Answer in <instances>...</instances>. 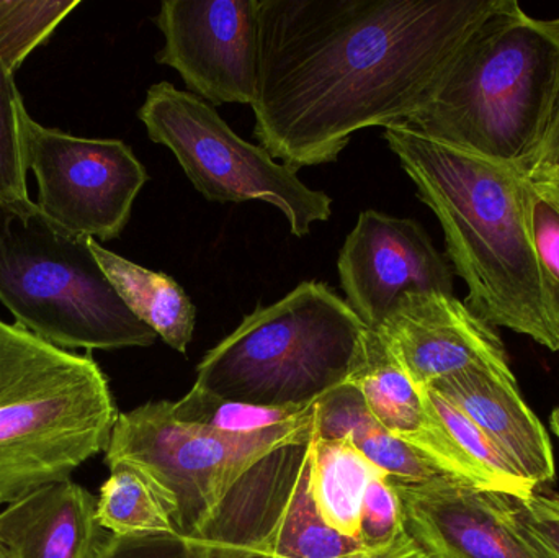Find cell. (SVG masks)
I'll list each match as a JSON object with an SVG mask.
<instances>
[{
    "mask_svg": "<svg viewBox=\"0 0 559 558\" xmlns=\"http://www.w3.org/2000/svg\"><path fill=\"white\" fill-rule=\"evenodd\" d=\"M504 0H259L254 133L298 170L419 110Z\"/></svg>",
    "mask_w": 559,
    "mask_h": 558,
    "instance_id": "cell-1",
    "label": "cell"
},
{
    "mask_svg": "<svg viewBox=\"0 0 559 558\" xmlns=\"http://www.w3.org/2000/svg\"><path fill=\"white\" fill-rule=\"evenodd\" d=\"M383 136L442 225L447 258L468 287L466 307L559 353V305L532 242L524 170L401 124Z\"/></svg>",
    "mask_w": 559,
    "mask_h": 558,
    "instance_id": "cell-2",
    "label": "cell"
},
{
    "mask_svg": "<svg viewBox=\"0 0 559 558\" xmlns=\"http://www.w3.org/2000/svg\"><path fill=\"white\" fill-rule=\"evenodd\" d=\"M558 98V46L537 19L504 0L401 127L525 174Z\"/></svg>",
    "mask_w": 559,
    "mask_h": 558,
    "instance_id": "cell-3",
    "label": "cell"
},
{
    "mask_svg": "<svg viewBox=\"0 0 559 558\" xmlns=\"http://www.w3.org/2000/svg\"><path fill=\"white\" fill-rule=\"evenodd\" d=\"M117 419L107 377L88 354L0 320V507L71 478L105 452Z\"/></svg>",
    "mask_w": 559,
    "mask_h": 558,
    "instance_id": "cell-4",
    "label": "cell"
},
{
    "mask_svg": "<svg viewBox=\"0 0 559 558\" xmlns=\"http://www.w3.org/2000/svg\"><path fill=\"white\" fill-rule=\"evenodd\" d=\"M365 331L332 288L302 282L209 351L193 387L249 405H312L350 379Z\"/></svg>",
    "mask_w": 559,
    "mask_h": 558,
    "instance_id": "cell-5",
    "label": "cell"
},
{
    "mask_svg": "<svg viewBox=\"0 0 559 558\" xmlns=\"http://www.w3.org/2000/svg\"><path fill=\"white\" fill-rule=\"evenodd\" d=\"M0 301L19 327L66 351L157 340L102 271L91 238L62 228L29 199L0 202Z\"/></svg>",
    "mask_w": 559,
    "mask_h": 558,
    "instance_id": "cell-6",
    "label": "cell"
},
{
    "mask_svg": "<svg viewBox=\"0 0 559 558\" xmlns=\"http://www.w3.org/2000/svg\"><path fill=\"white\" fill-rule=\"evenodd\" d=\"M314 408L277 428L226 435L177 422L166 402L118 415L105 461H124L150 475L169 498L179 539L203 533L239 482L272 452L309 441Z\"/></svg>",
    "mask_w": 559,
    "mask_h": 558,
    "instance_id": "cell-7",
    "label": "cell"
},
{
    "mask_svg": "<svg viewBox=\"0 0 559 558\" xmlns=\"http://www.w3.org/2000/svg\"><path fill=\"white\" fill-rule=\"evenodd\" d=\"M151 140L173 151L197 190L210 202L262 200L277 206L296 238L312 223L328 222L332 199L309 189L293 167L275 163L262 146L248 143L213 105L169 82L150 87L138 110Z\"/></svg>",
    "mask_w": 559,
    "mask_h": 558,
    "instance_id": "cell-8",
    "label": "cell"
},
{
    "mask_svg": "<svg viewBox=\"0 0 559 558\" xmlns=\"http://www.w3.org/2000/svg\"><path fill=\"white\" fill-rule=\"evenodd\" d=\"M182 558H352L367 550L319 518L311 438L259 462L203 533L177 541Z\"/></svg>",
    "mask_w": 559,
    "mask_h": 558,
    "instance_id": "cell-9",
    "label": "cell"
},
{
    "mask_svg": "<svg viewBox=\"0 0 559 558\" xmlns=\"http://www.w3.org/2000/svg\"><path fill=\"white\" fill-rule=\"evenodd\" d=\"M23 159L38 182L43 213L74 235L118 238L130 222L146 167L120 140H91L46 128L25 111Z\"/></svg>",
    "mask_w": 559,
    "mask_h": 558,
    "instance_id": "cell-10",
    "label": "cell"
},
{
    "mask_svg": "<svg viewBox=\"0 0 559 558\" xmlns=\"http://www.w3.org/2000/svg\"><path fill=\"white\" fill-rule=\"evenodd\" d=\"M259 0H166L156 25L157 62L176 69L210 105H254L259 75Z\"/></svg>",
    "mask_w": 559,
    "mask_h": 558,
    "instance_id": "cell-11",
    "label": "cell"
},
{
    "mask_svg": "<svg viewBox=\"0 0 559 558\" xmlns=\"http://www.w3.org/2000/svg\"><path fill=\"white\" fill-rule=\"evenodd\" d=\"M391 484L407 534L429 558H557L522 520L515 498L450 475Z\"/></svg>",
    "mask_w": 559,
    "mask_h": 558,
    "instance_id": "cell-12",
    "label": "cell"
},
{
    "mask_svg": "<svg viewBox=\"0 0 559 558\" xmlns=\"http://www.w3.org/2000/svg\"><path fill=\"white\" fill-rule=\"evenodd\" d=\"M347 304L378 331L407 294L453 295V271L426 229L411 218L365 210L338 256Z\"/></svg>",
    "mask_w": 559,
    "mask_h": 558,
    "instance_id": "cell-13",
    "label": "cell"
},
{
    "mask_svg": "<svg viewBox=\"0 0 559 558\" xmlns=\"http://www.w3.org/2000/svg\"><path fill=\"white\" fill-rule=\"evenodd\" d=\"M377 333L417 389L472 367L511 370L498 330L455 295H404Z\"/></svg>",
    "mask_w": 559,
    "mask_h": 558,
    "instance_id": "cell-14",
    "label": "cell"
},
{
    "mask_svg": "<svg viewBox=\"0 0 559 558\" xmlns=\"http://www.w3.org/2000/svg\"><path fill=\"white\" fill-rule=\"evenodd\" d=\"M429 389L465 413L535 485L555 478L550 439L519 393L512 370L472 367L430 383Z\"/></svg>",
    "mask_w": 559,
    "mask_h": 558,
    "instance_id": "cell-15",
    "label": "cell"
},
{
    "mask_svg": "<svg viewBox=\"0 0 559 558\" xmlns=\"http://www.w3.org/2000/svg\"><path fill=\"white\" fill-rule=\"evenodd\" d=\"M114 534L97 520V497L71 478L51 482L0 511L5 558H100Z\"/></svg>",
    "mask_w": 559,
    "mask_h": 558,
    "instance_id": "cell-16",
    "label": "cell"
},
{
    "mask_svg": "<svg viewBox=\"0 0 559 558\" xmlns=\"http://www.w3.org/2000/svg\"><path fill=\"white\" fill-rule=\"evenodd\" d=\"M102 271L131 313L150 327L167 346L186 354L195 330L197 310L182 287L163 272L141 268L91 239Z\"/></svg>",
    "mask_w": 559,
    "mask_h": 558,
    "instance_id": "cell-17",
    "label": "cell"
},
{
    "mask_svg": "<svg viewBox=\"0 0 559 558\" xmlns=\"http://www.w3.org/2000/svg\"><path fill=\"white\" fill-rule=\"evenodd\" d=\"M378 475L384 474L358 451L350 438L324 441L312 431V500L319 518L342 536L358 541L365 491Z\"/></svg>",
    "mask_w": 559,
    "mask_h": 558,
    "instance_id": "cell-18",
    "label": "cell"
},
{
    "mask_svg": "<svg viewBox=\"0 0 559 558\" xmlns=\"http://www.w3.org/2000/svg\"><path fill=\"white\" fill-rule=\"evenodd\" d=\"M97 498L100 526L121 539H179L174 508L159 485L130 462L108 464Z\"/></svg>",
    "mask_w": 559,
    "mask_h": 558,
    "instance_id": "cell-19",
    "label": "cell"
},
{
    "mask_svg": "<svg viewBox=\"0 0 559 558\" xmlns=\"http://www.w3.org/2000/svg\"><path fill=\"white\" fill-rule=\"evenodd\" d=\"M420 390L427 405L462 455L476 487L498 491L519 501L534 497L537 485L525 478L511 459L465 413L429 387Z\"/></svg>",
    "mask_w": 559,
    "mask_h": 558,
    "instance_id": "cell-20",
    "label": "cell"
},
{
    "mask_svg": "<svg viewBox=\"0 0 559 558\" xmlns=\"http://www.w3.org/2000/svg\"><path fill=\"white\" fill-rule=\"evenodd\" d=\"M177 422L202 426L226 435H252L296 422L308 415V406H261L229 402L193 387L179 402H166Z\"/></svg>",
    "mask_w": 559,
    "mask_h": 558,
    "instance_id": "cell-21",
    "label": "cell"
},
{
    "mask_svg": "<svg viewBox=\"0 0 559 558\" xmlns=\"http://www.w3.org/2000/svg\"><path fill=\"white\" fill-rule=\"evenodd\" d=\"M79 0H0V58L15 72L78 9Z\"/></svg>",
    "mask_w": 559,
    "mask_h": 558,
    "instance_id": "cell-22",
    "label": "cell"
},
{
    "mask_svg": "<svg viewBox=\"0 0 559 558\" xmlns=\"http://www.w3.org/2000/svg\"><path fill=\"white\" fill-rule=\"evenodd\" d=\"M350 439L358 451L390 480L400 484H424L447 475L419 449L388 432L377 418L365 423Z\"/></svg>",
    "mask_w": 559,
    "mask_h": 558,
    "instance_id": "cell-23",
    "label": "cell"
},
{
    "mask_svg": "<svg viewBox=\"0 0 559 558\" xmlns=\"http://www.w3.org/2000/svg\"><path fill=\"white\" fill-rule=\"evenodd\" d=\"M25 111L13 72L0 58V202L28 199L22 133Z\"/></svg>",
    "mask_w": 559,
    "mask_h": 558,
    "instance_id": "cell-24",
    "label": "cell"
},
{
    "mask_svg": "<svg viewBox=\"0 0 559 558\" xmlns=\"http://www.w3.org/2000/svg\"><path fill=\"white\" fill-rule=\"evenodd\" d=\"M406 533L403 504L386 475H378L368 485L361 504L358 541L367 549L390 546Z\"/></svg>",
    "mask_w": 559,
    "mask_h": 558,
    "instance_id": "cell-25",
    "label": "cell"
},
{
    "mask_svg": "<svg viewBox=\"0 0 559 558\" xmlns=\"http://www.w3.org/2000/svg\"><path fill=\"white\" fill-rule=\"evenodd\" d=\"M525 200L538 264L559 305V210L528 179Z\"/></svg>",
    "mask_w": 559,
    "mask_h": 558,
    "instance_id": "cell-26",
    "label": "cell"
},
{
    "mask_svg": "<svg viewBox=\"0 0 559 558\" xmlns=\"http://www.w3.org/2000/svg\"><path fill=\"white\" fill-rule=\"evenodd\" d=\"M522 520L540 537L542 543L559 558V497L535 491L531 500L519 501Z\"/></svg>",
    "mask_w": 559,
    "mask_h": 558,
    "instance_id": "cell-27",
    "label": "cell"
},
{
    "mask_svg": "<svg viewBox=\"0 0 559 558\" xmlns=\"http://www.w3.org/2000/svg\"><path fill=\"white\" fill-rule=\"evenodd\" d=\"M160 539H121L114 536L100 558H163Z\"/></svg>",
    "mask_w": 559,
    "mask_h": 558,
    "instance_id": "cell-28",
    "label": "cell"
},
{
    "mask_svg": "<svg viewBox=\"0 0 559 558\" xmlns=\"http://www.w3.org/2000/svg\"><path fill=\"white\" fill-rule=\"evenodd\" d=\"M557 166H559V98L550 127H548L547 134H545L544 143H542L540 150L537 151L534 159L525 167V176L537 169Z\"/></svg>",
    "mask_w": 559,
    "mask_h": 558,
    "instance_id": "cell-29",
    "label": "cell"
},
{
    "mask_svg": "<svg viewBox=\"0 0 559 558\" xmlns=\"http://www.w3.org/2000/svg\"><path fill=\"white\" fill-rule=\"evenodd\" d=\"M352 558H429L423 549L417 546L416 541L406 533L397 537L390 546L381 549L364 550L358 556Z\"/></svg>",
    "mask_w": 559,
    "mask_h": 558,
    "instance_id": "cell-30",
    "label": "cell"
},
{
    "mask_svg": "<svg viewBox=\"0 0 559 558\" xmlns=\"http://www.w3.org/2000/svg\"><path fill=\"white\" fill-rule=\"evenodd\" d=\"M527 179L559 210V166L534 170Z\"/></svg>",
    "mask_w": 559,
    "mask_h": 558,
    "instance_id": "cell-31",
    "label": "cell"
},
{
    "mask_svg": "<svg viewBox=\"0 0 559 558\" xmlns=\"http://www.w3.org/2000/svg\"><path fill=\"white\" fill-rule=\"evenodd\" d=\"M538 26L554 39L555 45L559 48V19L538 20Z\"/></svg>",
    "mask_w": 559,
    "mask_h": 558,
    "instance_id": "cell-32",
    "label": "cell"
},
{
    "mask_svg": "<svg viewBox=\"0 0 559 558\" xmlns=\"http://www.w3.org/2000/svg\"><path fill=\"white\" fill-rule=\"evenodd\" d=\"M551 429H554L555 435L559 438V406L555 409L554 415H551Z\"/></svg>",
    "mask_w": 559,
    "mask_h": 558,
    "instance_id": "cell-33",
    "label": "cell"
},
{
    "mask_svg": "<svg viewBox=\"0 0 559 558\" xmlns=\"http://www.w3.org/2000/svg\"><path fill=\"white\" fill-rule=\"evenodd\" d=\"M0 558H5V556L2 554V550H0Z\"/></svg>",
    "mask_w": 559,
    "mask_h": 558,
    "instance_id": "cell-34",
    "label": "cell"
}]
</instances>
